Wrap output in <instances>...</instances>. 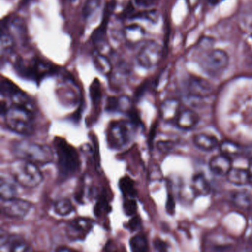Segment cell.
<instances>
[{
  "label": "cell",
  "instance_id": "6da1fadb",
  "mask_svg": "<svg viewBox=\"0 0 252 252\" xmlns=\"http://www.w3.org/2000/svg\"><path fill=\"white\" fill-rule=\"evenodd\" d=\"M54 147L58 159L60 175L65 178L73 176L80 167V159L76 149L61 138L54 140Z\"/></svg>",
  "mask_w": 252,
  "mask_h": 252
},
{
  "label": "cell",
  "instance_id": "7a4b0ae2",
  "mask_svg": "<svg viewBox=\"0 0 252 252\" xmlns=\"http://www.w3.org/2000/svg\"><path fill=\"white\" fill-rule=\"evenodd\" d=\"M14 153L19 158L35 164L46 165L54 160V153L51 147L31 141H21L16 143Z\"/></svg>",
  "mask_w": 252,
  "mask_h": 252
},
{
  "label": "cell",
  "instance_id": "3957f363",
  "mask_svg": "<svg viewBox=\"0 0 252 252\" xmlns=\"http://www.w3.org/2000/svg\"><path fill=\"white\" fill-rule=\"evenodd\" d=\"M4 116L7 127L12 132L22 135H31L34 132L33 112L20 106L13 105Z\"/></svg>",
  "mask_w": 252,
  "mask_h": 252
},
{
  "label": "cell",
  "instance_id": "277c9868",
  "mask_svg": "<svg viewBox=\"0 0 252 252\" xmlns=\"http://www.w3.org/2000/svg\"><path fill=\"white\" fill-rule=\"evenodd\" d=\"M15 70L20 77L36 82H40L46 76L55 74L57 71L54 64L39 59H33L30 61L17 59Z\"/></svg>",
  "mask_w": 252,
  "mask_h": 252
},
{
  "label": "cell",
  "instance_id": "5b68a950",
  "mask_svg": "<svg viewBox=\"0 0 252 252\" xmlns=\"http://www.w3.org/2000/svg\"><path fill=\"white\" fill-rule=\"evenodd\" d=\"M11 173L15 181L27 188L37 187L43 180L42 172L36 164L20 159L11 164Z\"/></svg>",
  "mask_w": 252,
  "mask_h": 252
},
{
  "label": "cell",
  "instance_id": "8992f818",
  "mask_svg": "<svg viewBox=\"0 0 252 252\" xmlns=\"http://www.w3.org/2000/svg\"><path fill=\"white\" fill-rule=\"evenodd\" d=\"M229 64V56L225 51L219 48H210L205 51L199 59L202 70L209 76L220 75Z\"/></svg>",
  "mask_w": 252,
  "mask_h": 252
},
{
  "label": "cell",
  "instance_id": "52a82bcc",
  "mask_svg": "<svg viewBox=\"0 0 252 252\" xmlns=\"http://www.w3.org/2000/svg\"><path fill=\"white\" fill-rule=\"evenodd\" d=\"M135 125L129 122H113L107 131V142L115 150L123 148L129 144L134 136Z\"/></svg>",
  "mask_w": 252,
  "mask_h": 252
},
{
  "label": "cell",
  "instance_id": "ba28073f",
  "mask_svg": "<svg viewBox=\"0 0 252 252\" xmlns=\"http://www.w3.org/2000/svg\"><path fill=\"white\" fill-rule=\"evenodd\" d=\"M163 57V48L154 40L144 42L137 56L138 64L144 68L156 67Z\"/></svg>",
  "mask_w": 252,
  "mask_h": 252
},
{
  "label": "cell",
  "instance_id": "9c48e42d",
  "mask_svg": "<svg viewBox=\"0 0 252 252\" xmlns=\"http://www.w3.org/2000/svg\"><path fill=\"white\" fill-rule=\"evenodd\" d=\"M2 200V212L10 218H24L32 209V203L30 202L16 197Z\"/></svg>",
  "mask_w": 252,
  "mask_h": 252
},
{
  "label": "cell",
  "instance_id": "30bf717a",
  "mask_svg": "<svg viewBox=\"0 0 252 252\" xmlns=\"http://www.w3.org/2000/svg\"><path fill=\"white\" fill-rule=\"evenodd\" d=\"M187 90L189 94L197 98L209 97L213 92L212 84L204 78L191 76L187 82Z\"/></svg>",
  "mask_w": 252,
  "mask_h": 252
},
{
  "label": "cell",
  "instance_id": "8fae6325",
  "mask_svg": "<svg viewBox=\"0 0 252 252\" xmlns=\"http://www.w3.org/2000/svg\"><path fill=\"white\" fill-rule=\"evenodd\" d=\"M94 225V221L89 218H76L67 225V234L72 240H83L89 234Z\"/></svg>",
  "mask_w": 252,
  "mask_h": 252
},
{
  "label": "cell",
  "instance_id": "7c38bea8",
  "mask_svg": "<svg viewBox=\"0 0 252 252\" xmlns=\"http://www.w3.org/2000/svg\"><path fill=\"white\" fill-rule=\"evenodd\" d=\"M116 5L114 0H111L106 4L105 7H104V14H103L102 21L100 26L94 31L92 37H91L94 44H98L102 42L103 39L105 37L109 21H110L112 14L114 11L115 8H116Z\"/></svg>",
  "mask_w": 252,
  "mask_h": 252
},
{
  "label": "cell",
  "instance_id": "4fadbf2b",
  "mask_svg": "<svg viewBox=\"0 0 252 252\" xmlns=\"http://www.w3.org/2000/svg\"><path fill=\"white\" fill-rule=\"evenodd\" d=\"M7 252H29L32 249L19 236H8L1 233V250Z\"/></svg>",
  "mask_w": 252,
  "mask_h": 252
},
{
  "label": "cell",
  "instance_id": "5bb4252c",
  "mask_svg": "<svg viewBox=\"0 0 252 252\" xmlns=\"http://www.w3.org/2000/svg\"><path fill=\"white\" fill-rule=\"evenodd\" d=\"M232 168L231 158L220 153L212 158L209 160L211 172L218 176H226Z\"/></svg>",
  "mask_w": 252,
  "mask_h": 252
},
{
  "label": "cell",
  "instance_id": "9a60e30c",
  "mask_svg": "<svg viewBox=\"0 0 252 252\" xmlns=\"http://www.w3.org/2000/svg\"><path fill=\"white\" fill-rule=\"evenodd\" d=\"M199 119V115L195 111L190 109H186L181 110L175 123L180 129L189 130L193 129L198 124Z\"/></svg>",
  "mask_w": 252,
  "mask_h": 252
},
{
  "label": "cell",
  "instance_id": "2e32d148",
  "mask_svg": "<svg viewBox=\"0 0 252 252\" xmlns=\"http://www.w3.org/2000/svg\"><path fill=\"white\" fill-rule=\"evenodd\" d=\"M181 111V103L174 98L166 100L160 107L162 119L167 122H175Z\"/></svg>",
  "mask_w": 252,
  "mask_h": 252
},
{
  "label": "cell",
  "instance_id": "e0dca14e",
  "mask_svg": "<svg viewBox=\"0 0 252 252\" xmlns=\"http://www.w3.org/2000/svg\"><path fill=\"white\" fill-rule=\"evenodd\" d=\"M193 143L196 147L205 152L212 151L220 145L219 141L216 137L204 133L194 135Z\"/></svg>",
  "mask_w": 252,
  "mask_h": 252
},
{
  "label": "cell",
  "instance_id": "ac0fdd59",
  "mask_svg": "<svg viewBox=\"0 0 252 252\" xmlns=\"http://www.w3.org/2000/svg\"><path fill=\"white\" fill-rule=\"evenodd\" d=\"M191 190L197 196H207L211 191V186L206 177L202 174L194 175L191 179Z\"/></svg>",
  "mask_w": 252,
  "mask_h": 252
},
{
  "label": "cell",
  "instance_id": "d6986e66",
  "mask_svg": "<svg viewBox=\"0 0 252 252\" xmlns=\"http://www.w3.org/2000/svg\"><path fill=\"white\" fill-rule=\"evenodd\" d=\"M227 180L231 184L237 186H244L249 184V174L247 169L240 168H231L226 175Z\"/></svg>",
  "mask_w": 252,
  "mask_h": 252
},
{
  "label": "cell",
  "instance_id": "ffe728a7",
  "mask_svg": "<svg viewBox=\"0 0 252 252\" xmlns=\"http://www.w3.org/2000/svg\"><path fill=\"white\" fill-rule=\"evenodd\" d=\"M124 36L126 42L130 44L141 42L144 36V29L136 24L126 26L124 31Z\"/></svg>",
  "mask_w": 252,
  "mask_h": 252
},
{
  "label": "cell",
  "instance_id": "44dd1931",
  "mask_svg": "<svg viewBox=\"0 0 252 252\" xmlns=\"http://www.w3.org/2000/svg\"><path fill=\"white\" fill-rule=\"evenodd\" d=\"M236 207L243 210H248L252 207V196L244 191H238L233 194L231 197Z\"/></svg>",
  "mask_w": 252,
  "mask_h": 252
},
{
  "label": "cell",
  "instance_id": "7402d4cb",
  "mask_svg": "<svg viewBox=\"0 0 252 252\" xmlns=\"http://www.w3.org/2000/svg\"><path fill=\"white\" fill-rule=\"evenodd\" d=\"M94 63L97 70L102 74L110 75L113 71V66L110 60L100 53L94 54Z\"/></svg>",
  "mask_w": 252,
  "mask_h": 252
},
{
  "label": "cell",
  "instance_id": "603a6c76",
  "mask_svg": "<svg viewBox=\"0 0 252 252\" xmlns=\"http://www.w3.org/2000/svg\"><path fill=\"white\" fill-rule=\"evenodd\" d=\"M119 186L125 198H135L136 197L135 184L129 177L125 176L121 178Z\"/></svg>",
  "mask_w": 252,
  "mask_h": 252
},
{
  "label": "cell",
  "instance_id": "cb8c5ba5",
  "mask_svg": "<svg viewBox=\"0 0 252 252\" xmlns=\"http://www.w3.org/2000/svg\"><path fill=\"white\" fill-rule=\"evenodd\" d=\"M220 150L221 153L225 155V156H240L243 153V147L241 145L234 142V141H229V140H225L222 141L219 145Z\"/></svg>",
  "mask_w": 252,
  "mask_h": 252
},
{
  "label": "cell",
  "instance_id": "d4e9b609",
  "mask_svg": "<svg viewBox=\"0 0 252 252\" xmlns=\"http://www.w3.org/2000/svg\"><path fill=\"white\" fill-rule=\"evenodd\" d=\"M17 194V189L15 186L5 178H1L0 181V195L2 200L12 198Z\"/></svg>",
  "mask_w": 252,
  "mask_h": 252
},
{
  "label": "cell",
  "instance_id": "484cf974",
  "mask_svg": "<svg viewBox=\"0 0 252 252\" xmlns=\"http://www.w3.org/2000/svg\"><path fill=\"white\" fill-rule=\"evenodd\" d=\"M54 211L60 216H67L73 211V206L69 199L63 198L55 202L54 205Z\"/></svg>",
  "mask_w": 252,
  "mask_h": 252
},
{
  "label": "cell",
  "instance_id": "4316f807",
  "mask_svg": "<svg viewBox=\"0 0 252 252\" xmlns=\"http://www.w3.org/2000/svg\"><path fill=\"white\" fill-rule=\"evenodd\" d=\"M131 250L132 252H147L148 250V243L144 235L134 236L129 240Z\"/></svg>",
  "mask_w": 252,
  "mask_h": 252
},
{
  "label": "cell",
  "instance_id": "83f0119b",
  "mask_svg": "<svg viewBox=\"0 0 252 252\" xmlns=\"http://www.w3.org/2000/svg\"><path fill=\"white\" fill-rule=\"evenodd\" d=\"M90 95L94 105H98L101 101L102 92H101V83L98 79H95L90 87Z\"/></svg>",
  "mask_w": 252,
  "mask_h": 252
},
{
  "label": "cell",
  "instance_id": "f1b7e54d",
  "mask_svg": "<svg viewBox=\"0 0 252 252\" xmlns=\"http://www.w3.org/2000/svg\"><path fill=\"white\" fill-rule=\"evenodd\" d=\"M101 5V0H87L82 8V17L84 19L89 18Z\"/></svg>",
  "mask_w": 252,
  "mask_h": 252
},
{
  "label": "cell",
  "instance_id": "f546056e",
  "mask_svg": "<svg viewBox=\"0 0 252 252\" xmlns=\"http://www.w3.org/2000/svg\"><path fill=\"white\" fill-rule=\"evenodd\" d=\"M14 45V38L6 32H2V38H1V52L2 55H8L11 52Z\"/></svg>",
  "mask_w": 252,
  "mask_h": 252
},
{
  "label": "cell",
  "instance_id": "4dcf8cb0",
  "mask_svg": "<svg viewBox=\"0 0 252 252\" xmlns=\"http://www.w3.org/2000/svg\"><path fill=\"white\" fill-rule=\"evenodd\" d=\"M126 98H116V97H110L107 99V105H106V110L108 112L119 111V110L122 108L123 104H126L125 102Z\"/></svg>",
  "mask_w": 252,
  "mask_h": 252
},
{
  "label": "cell",
  "instance_id": "1f68e13d",
  "mask_svg": "<svg viewBox=\"0 0 252 252\" xmlns=\"http://www.w3.org/2000/svg\"><path fill=\"white\" fill-rule=\"evenodd\" d=\"M20 88L14 85L12 82L8 79H3L1 82V94L3 96L10 98L11 95H14Z\"/></svg>",
  "mask_w": 252,
  "mask_h": 252
},
{
  "label": "cell",
  "instance_id": "d6a6232c",
  "mask_svg": "<svg viewBox=\"0 0 252 252\" xmlns=\"http://www.w3.org/2000/svg\"><path fill=\"white\" fill-rule=\"evenodd\" d=\"M111 209L110 206H109L108 202L105 196L101 195L97 201L96 205L94 208V213L96 216L99 217L102 215L103 212H107Z\"/></svg>",
  "mask_w": 252,
  "mask_h": 252
},
{
  "label": "cell",
  "instance_id": "836d02e7",
  "mask_svg": "<svg viewBox=\"0 0 252 252\" xmlns=\"http://www.w3.org/2000/svg\"><path fill=\"white\" fill-rule=\"evenodd\" d=\"M123 207L126 215L130 217L134 216L137 210L136 200L135 198H125Z\"/></svg>",
  "mask_w": 252,
  "mask_h": 252
},
{
  "label": "cell",
  "instance_id": "e575fe53",
  "mask_svg": "<svg viewBox=\"0 0 252 252\" xmlns=\"http://www.w3.org/2000/svg\"><path fill=\"white\" fill-rule=\"evenodd\" d=\"M132 18L146 19L152 22H156L158 20V12L156 11H147L133 14Z\"/></svg>",
  "mask_w": 252,
  "mask_h": 252
},
{
  "label": "cell",
  "instance_id": "d590c367",
  "mask_svg": "<svg viewBox=\"0 0 252 252\" xmlns=\"http://www.w3.org/2000/svg\"><path fill=\"white\" fill-rule=\"evenodd\" d=\"M141 225V218L138 216H132V218L129 220V222L125 225V227L127 228L131 232L136 231L139 229Z\"/></svg>",
  "mask_w": 252,
  "mask_h": 252
},
{
  "label": "cell",
  "instance_id": "8d00e7d4",
  "mask_svg": "<svg viewBox=\"0 0 252 252\" xmlns=\"http://www.w3.org/2000/svg\"><path fill=\"white\" fill-rule=\"evenodd\" d=\"M158 147L162 153H169L173 148L174 144L171 141H160L158 144Z\"/></svg>",
  "mask_w": 252,
  "mask_h": 252
},
{
  "label": "cell",
  "instance_id": "74e56055",
  "mask_svg": "<svg viewBox=\"0 0 252 252\" xmlns=\"http://www.w3.org/2000/svg\"><path fill=\"white\" fill-rule=\"evenodd\" d=\"M134 11V7L132 5V2H129L127 5H126L125 9L122 11V14H121V18L125 19L127 18V17H131L132 15H133Z\"/></svg>",
  "mask_w": 252,
  "mask_h": 252
},
{
  "label": "cell",
  "instance_id": "f35d334b",
  "mask_svg": "<svg viewBox=\"0 0 252 252\" xmlns=\"http://www.w3.org/2000/svg\"><path fill=\"white\" fill-rule=\"evenodd\" d=\"M155 0H135V3L140 8H149L154 3Z\"/></svg>",
  "mask_w": 252,
  "mask_h": 252
},
{
  "label": "cell",
  "instance_id": "ab89813d",
  "mask_svg": "<svg viewBox=\"0 0 252 252\" xmlns=\"http://www.w3.org/2000/svg\"><path fill=\"white\" fill-rule=\"evenodd\" d=\"M153 245H154L155 249L156 250L160 251V252L167 250V246H166V243L163 242V240L158 239V240H155Z\"/></svg>",
  "mask_w": 252,
  "mask_h": 252
},
{
  "label": "cell",
  "instance_id": "60d3db41",
  "mask_svg": "<svg viewBox=\"0 0 252 252\" xmlns=\"http://www.w3.org/2000/svg\"><path fill=\"white\" fill-rule=\"evenodd\" d=\"M145 84L141 85V86L137 89V91H135V97L137 99H139V98H141V95L144 94V91H145Z\"/></svg>",
  "mask_w": 252,
  "mask_h": 252
},
{
  "label": "cell",
  "instance_id": "b9f144b4",
  "mask_svg": "<svg viewBox=\"0 0 252 252\" xmlns=\"http://www.w3.org/2000/svg\"><path fill=\"white\" fill-rule=\"evenodd\" d=\"M200 0H187L189 8L191 10H194V8H197V5L200 3Z\"/></svg>",
  "mask_w": 252,
  "mask_h": 252
},
{
  "label": "cell",
  "instance_id": "7bdbcfd3",
  "mask_svg": "<svg viewBox=\"0 0 252 252\" xmlns=\"http://www.w3.org/2000/svg\"><path fill=\"white\" fill-rule=\"evenodd\" d=\"M247 172L249 174V184H252V158H251L250 160H249Z\"/></svg>",
  "mask_w": 252,
  "mask_h": 252
},
{
  "label": "cell",
  "instance_id": "ee69618b",
  "mask_svg": "<svg viewBox=\"0 0 252 252\" xmlns=\"http://www.w3.org/2000/svg\"><path fill=\"white\" fill-rule=\"evenodd\" d=\"M166 209H167V212H169V213H172L174 209V202L172 200V198H171L170 197L168 198L167 203H166Z\"/></svg>",
  "mask_w": 252,
  "mask_h": 252
},
{
  "label": "cell",
  "instance_id": "f6af8a7d",
  "mask_svg": "<svg viewBox=\"0 0 252 252\" xmlns=\"http://www.w3.org/2000/svg\"><path fill=\"white\" fill-rule=\"evenodd\" d=\"M72 249H68V248H59V249H57V251H59V252H65V251H71Z\"/></svg>",
  "mask_w": 252,
  "mask_h": 252
},
{
  "label": "cell",
  "instance_id": "bcb514c9",
  "mask_svg": "<svg viewBox=\"0 0 252 252\" xmlns=\"http://www.w3.org/2000/svg\"><path fill=\"white\" fill-rule=\"evenodd\" d=\"M32 0H22V5H26L29 4V2H32Z\"/></svg>",
  "mask_w": 252,
  "mask_h": 252
}]
</instances>
